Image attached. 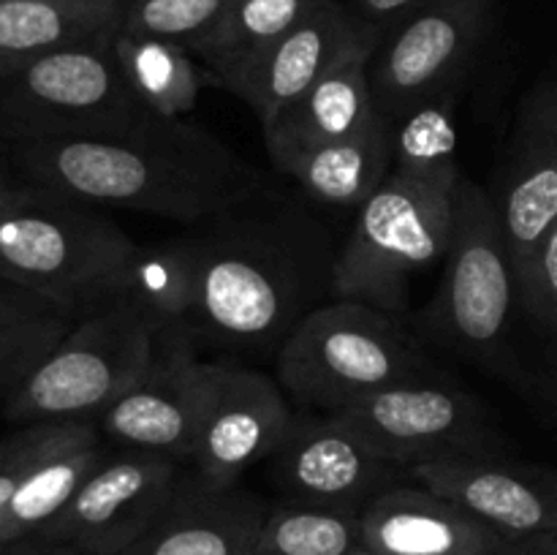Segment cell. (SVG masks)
<instances>
[{
  "label": "cell",
  "instance_id": "30bf717a",
  "mask_svg": "<svg viewBox=\"0 0 557 555\" xmlns=\"http://www.w3.org/2000/svg\"><path fill=\"white\" fill-rule=\"evenodd\" d=\"M190 482L194 468L188 462L117 449L85 479L36 539L69 544L82 555H120L161 520Z\"/></svg>",
  "mask_w": 557,
  "mask_h": 555
},
{
  "label": "cell",
  "instance_id": "52a82bcc",
  "mask_svg": "<svg viewBox=\"0 0 557 555\" xmlns=\"http://www.w3.org/2000/svg\"><path fill=\"white\" fill-rule=\"evenodd\" d=\"M161 324L128 299L79 316L63 341L11 392V422L98 419L145 375Z\"/></svg>",
  "mask_w": 557,
  "mask_h": 555
},
{
  "label": "cell",
  "instance_id": "1f68e13d",
  "mask_svg": "<svg viewBox=\"0 0 557 555\" xmlns=\"http://www.w3.org/2000/svg\"><path fill=\"white\" fill-rule=\"evenodd\" d=\"M58 313H63V310L49 303V299L38 297V294L27 292L22 286H14L9 281H0V326L25 324V321L47 319V316Z\"/></svg>",
  "mask_w": 557,
  "mask_h": 555
},
{
  "label": "cell",
  "instance_id": "9c48e42d",
  "mask_svg": "<svg viewBox=\"0 0 557 555\" xmlns=\"http://www.w3.org/2000/svg\"><path fill=\"white\" fill-rule=\"evenodd\" d=\"M332 417L408 473L428 462L509 457L482 400L441 375L386 386Z\"/></svg>",
  "mask_w": 557,
  "mask_h": 555
},
{
  "label": "cell",
  "instance_id": "ba28073f",
  "mask_svg": "<svg viewBox=\"0 0 557 555\" xmlns=\"http://www.w3.org/2000/svg\"><path fill=\"white\" fill-rule=\"evenodd\" d=\"M517 299L515 267L493 194L462 174L444 254V278L422 313L424 330L451 351L490 357L504 343Z\"/></svg>",
  "mask_w": 557,
  "mask_h": 555
},
{
  "label": "cell",
  "instance_id": "e0dca14e",
  "mask_svg": "<svg viewBox=\"0 0 557 555\" xmlns=\"http://www.w3.org/2000/svg\"><path fill=\"white\" fill-rule=\"evenodd\" d=\"M368 33L341 0H324L292 27L237 85L261 128L302 98L321 76L335 69ZM379 36V33H375Z\"/></svg>",
  "mask_w": 557,
  "mask_h": 555
},
{
  "label": "cell",
  "instance_id": "836d02e7",
  "mask_svg": "<svg viewBox=\"0 0 557 555\" xmlns=\"http://www.w3.org/2000/svg\"><path fill=\"white\" fill-rule=\"evenodd\" d=\"M490 555H557V533H544V536L531 539H506Z\"/></svg>",
  "mask_w": 557,
  "mask_h": 555
},
{
  "label": "cell",
  "instance_id": "7402d4cb",
  "mask_svg": "<svg viewBox=\"0 0 557 555\" xmlns=\"http://www.w3.org/2000/svg\"><path fill=\"white\" fill-rule=\"evenodd\" d=\"M120 27V0H5L0 3V76L41 54L98 41Z\"/></svg>",
  "mask_w": 557,
  "mask_h": 555
},
{
  "label": "cell",
  "instance_id": "4fadbf2b",
  "mask_svg": "<svg viewBox=\"0 0 557 555\" xmlns=\"http://www.w3.org/2000/svg\"><path fill=\"white\" fill-rule=\"evenodd\" d=\"M210 386V359H199L185 332H161L156 357L139 381L96 419L117 449L194 460Z\"/></svg>",
  "mask_w": 557,
  "mask_h": 555
},
{
  "label": "cell",
  "instance_id": "44dd1931",
  "mask_svg": "<svg viewBox=\"0 0 557 555\" xmlns=\"http://www.w3.org/2000/svg\"><path fill=\"white\" fill-rule=\"evenodd\" d=\"M272 166L308 199L337 210H359L384 185L395 163V128L384 114L348 139L270 152Z\"/></svg>",
  "mask_w": 557,
  "mask_h": 555
},
{
  "label": "cell",
  "instance_id": "ffe728a7",
  "mask_svg": "<svg viewBox=\"0 0 557 555\" xmlns=\"http://www.w3.org/2000/svg\"><path fill=\"white\" fill-rule=\"evenodd\" d=\"M379 41L381 36L368 33L302 98L261 128L267 152L330 145L368 128L379 114L370 85V60Z\"/></svg>",
  "mask_w": 557,
  "mask_h": 555
},
{
  "label": "cell",
  "instance_id": "f35d334b",
  "mask_svg": "<svg viewBox=\"0 0 557 555\" xmlns=\"http://www.w3.org/2000/svg\"><path fill=\"white\" fill-rule=\"evenodd\" d=\"M0 392H5V390H0Z\"/></svg>",
  "mask_w": 557,
  "mask_h": 555
},
{
  "label": "cell",
  "instance_id": "d590c367",
  "mask_svg": "<svg viewBox=\"0 0 557 555\" xmlns=\"http://www.w3.org/2000/svg\"><path fill=\"white\" fill-rule=\"evenodd\" d=\"M346 555H381V553H375V550H370V547H364V544H359V547H354L351 553H346Z\"/></svg>",
  "mask_w": 557,
  "mask_h": 555
},
{
  "label": "cell",
  "instance_id": "5bb4252c",
  "mask_svg": "<svg viewBox=\"0 0 557 555\" xmlns=\"http://www.w3.org/2000/svg\"><path fill=\"white\" fill-rule=\"evenodd\" d=\"M292 419L281 381L228 359H210L207 406L190 460L199 484L237 488L250 466L275 452Z\"/></svg>",
  "mask_w": 557,
  "mask_h": 555
},
{
  "label": "cell",
  "instance_id": "277c9868",
  "mask_svg": "<svg viewBox=\"0 0 557 555\" xmlns=\"http://www.w3.org/2000/svg\"><path fill=\"white\" fill-rule=\"evenodd\" d=\"M441 375L395 313L351 299L310 310L277 351V381L305 411L335 414L403 381Z\"/></svg>",
  "mask_w": 557,
  "mask_h": 555
},
{
  "label": "cell",
  "instance_id": "8fae6325",
  "mask_svg": "<svg viewBox=\"0 0 557 555\" xmlns=\"http://www.w3.org/2000/svg\"><path fill=\"white\" fill-rule=\"evenodd\" d=\"M493 14L495 0H433L392 27L370 60L375 109L395 123L428 98L460 87Z\"/></svg>",
  "mask_w": 557,
  "mask_h": 555
},
{
  "label": "cell",
  "instance_id": "f546056e",
  "mask_svg": "<svg viewBox=\"0 0 557 555\" xmlns=\"http://www.w3.org/2000/svg\"><path fill=\"white\" fill-rule=\"evenodd\" d=\"M76 319L58 313L25 324L0 326V390L14 392L58 346Z\"/></svg>",
  "mask_w": 557,
  "mask_h": 555
},
{
  "label": "cell",
  "instance_id": "7a4b0ae2",
  "mask_svg": "<svg viewBox=\"0 0 557 555\" xmlns=\"http://www.w3.org/2000/svg\"><path fill=\"white\" fill-rule=\"evenodd\" d=\"M14 163L38 188L98 210L199 223L253 199L248 166L188 120L128 139L11 141Z\"/></svg>",
  "mask_w": 557,
  "mask_h": 555
},
{
  "label": "cell",
  "instance_id": "74e56055",
  "mask_svg": "<svg viewBox=\"0 0 557 555\" xmlns=\"http://www.w3.org/2000/svg\"><path fill=\"white\" fill-rule=\"evenodd\" d=\"M0 3H5V0H0Z\"/></svg>",
  "mask_w": 557,
  "mask_h": 555
},
{
  "label": "cell",
  "instance_id": "2e32d148",
  "mask_svg": "<svg viewBox=\"0 0 557 555\" xmlns=\"http://www.w3.org/2000/svg\"><path fill=\"white\" fill-rule=\"evenodd\" d=\"M411 482L455 501L504 539L557 533V471L509 457L428 462Z\"/></svg>",
  "mask_w": 557,
  "mask_h": 555
},
{
  "label": "cell",
  "instance_id": "8d00e7d4",
  "mask_svg": "<svg viewBox=\"0 0 557 555\" xmlns=\"http://www.w3.org/2000/svg\"><path fill=\"white\" fill-rule=\"evenodd\" d=\"M11 188H14V185H11V183H5V180H3V174H0V199H3V196L9 194Z\"/></svg>",
  "mask_w": 557,
  "mask_h": 555
},
{
  "label": "cell",
  "instance_id": "5b68a950",
  "mask_svg": "<svg viewBox=\"0 0 557 555\" xmlns=\"http://www.w3.org/2000/svg\"><path fill=\"white\" fill-rule=\"evenodd\" d=\"M460 180L392 172L357 210L332 270V299L403 313L419 272L444 261Z\"/></svg>",
  "mask_w": 557,
  "mask_h": 555
},
{
  "label": "cell",
  "instance_id": "e575fe53",
  "mask_svg": "<svg viewBox=\"0 0 557 555\" xmlns=\"http://www.w3.org/2000/svg\"><path fill=\"white\" fill-rule=\"evenodd\" d=\"M0 555H82L79 550L69 547V544H54L44 542V539H22V542L9 544V547H0Z\"/></svg>",
  "mask_w": 557,
  "mask_h": 555
},
{
  "label": "cell",
  "instance_id": "d6a6232c",
  "mask_svg": "<svg viewBox=\"0 0 557 555\" xmlns=\"http://www.w3.org/2000/svg\"><path fill=\"white\" fill-rule=\"evenodd\" d=\"M428 3H433V0H357L354 14L364 27H370V30L384 38L392 27H397L413 11L424 9Z\"/></svg>",
  "mask_w": 557,
  "mask_h": 555
},
{
  "label": "cell",
  "instance_id": "8992f818",
  "mask_svg": "<svg viewBox=\"0 0 557 555\" xmlns=\"http://www.w3.org/2000/svg\"><path fill=\"white\" fill-rule=\"evenodd\" d=\"M112 36L41 54L0 76V128L11 141L128 139L169 123L131 92Z\"/></svg>",
  "mask_w": 557,
  "mask_h": 555
},
{
  "label": "cell",
  "instance_id": "7c38bea8",
  "mask_svg": "<svg viewBox=\"0 0 557 555\" xmlns=\"http://www.w3.org/2000/svg\"><path fill=\"white\" fill-rule=\"evenodd\" d=\"M270 479L283 501L362 515L379 495L411 482L406 468L381 457L332 414H294L270 457Z\"/></svg>",
  "mask_w": 557,
  "mask_h": 555
},
{
  "label": "cell",
  "instance_id": "83f0119b",
  "mask_svg": "<svg viewBox=\"0 0 557 555\" xmlns=\"http://www.w3.org/2000/svg\"><path fill=\"white\" fill-rule=\"evenodd\" d=\"M101 439L96 419L22 424L16 433L0 439V509L22 488L27 477L60 452L85 441Z\"/></svg>",
  "mask_w": 557,
  "mask_h": 555
},
{
  "label": "cell",
  "instance_id": "f1b7e54d",
  "mask_svg": "<svg viewBox=\"0 0 557 555\" xmlns=\"http://www.w3.org/2000/svg\"><path fill=\"white\" fill-rule=\"evenodd\" d=\"M232 0H120V27L196 52Z\"/></svg>",
  "mask_w": 557,
  "mask_h": 555
},
{
  "label": "cell",
  "instance_id": "d6986e66",
  "mask_svg": "<svg viewBox=\"0 0 557 555\" xmlns=\"http://www.w3.org/2000/svg\"><path fill=\"white\" fill-rule=\"evenodd\" d=\"M270 504L245 488L212 490L194 482L161 520L120 555H250Z\"/></svg>",
  "mask_w": 557,
  "mask_h": 555
},
{
  "label": "cell",
  "instance_id": "603a6c76",
  "mask_svg": "<svg viewBox=\"0 0 557 555\" xmlns=\"http://www.w3.org/2000/svg\"><path fill=\"white\" fill-rule=\"evenodd\" d=\"M112 52L131 92L158 120H188L201 90L215 85L210 71L190 49L163 38L136 36L117 27L112 36Z\"/></svg>",
  "mask_w": 557,
  "mask_h": 555
},
{
  "label": "cell",
  "instance_id": "d4e9b609",
  "mask_svg": "<svg viewBox=\"0 0 557 555\" xmlns=\"http://www.w3.org/2000/svg\"><path fill=\"white\" fill-rule=\"evenodd\" d=\"M109 455L112 452L107 449L103 439H92L60 452L36 468L0 509V547L36 536L52 517L65 509L76 490Z\"/></svg>",
  "mask_w": 557,
  "mask_h": 555
},
{
  "label": "cell",
  "instance_id": "4316f807",
  "mask_svg": "<svg viewBox=\"0 0 557 555\" xmlns=\"http://www.w3.org/2000/svg\"><path fill=\"white\" fill-rule=\"evenodd\" d=\"M362 544V522L357 511L321 506H270L250 555H346Z\"/></svg>",
  "mask_w": 557,
  "mask_h": 555
},
{
  "label": "cell",
  "instance_id": "6da1fadb",
  "mask_svg": "<svg viewBox=\"0 0 557 555\" xmlns=\"http://www.w3.org/2000/svg\"><path fill=\"white\" fill-rule=\"evenodd\" d=\"M188 281L185 335L199 346L281 351L294 326L332 297L326 232L286 205L253 199L169 239Z\"/></svg>",
  "mask_w": 557,
  "mask_h": 555
},
{
  "label": "cell",
  "instance_id": "cb8c5ba5",
  "mask_svg": "<svg viewBox=\"0 0 557 555\" xmlns=\"http://www.w3.org/2000/svg\"><path fill=\"white\" fill-rule=\"evenodd\" d=\"M319 3L324 0H232L194 54L215 85L234 92L248 71Z\"/></svg>",
  "mask_w": 557,
  "mask_h": 555
},
{
  "label": "cell",
  "instance_id": "4dcf8cb0",
  "mask_svg": "<svg viewBox=\"0 0 557 555\" xmlns=\"http://www.w3.org/2000/svg\"><path fill=\"white\" fill-rule=\"evenodd\" d=\"M517 297L542 324L557 332V221L539 245L525 278L517 286Z\"/></svg>",
  "mask_w": 557,
  "mask_h": 555
},
{
  "label": "cell",
  "instance_id": "484cf974",
  "mask_svg": "<svg viewBox=\"0 0 557 555\" xmlns=\"http://www.w3.org/2000/svg\"><path fill=\"white\" fill-rule=\"evenodd\" d=\"M395 128L392 172L419 180H460L457 163V87L408 109Z\"/></svg>",
  "mask_w": 557,
  "mask_h": 555
},
{
  "label": "cell",
  "instance_id": "ac0fdd59",
  "mask_svg": "<svg viewBox=\"0 0 557 555\" xmlns=\"http://www.w3.org/2000/svg\"><path fill=\"white\" fill-rule=\"evenodd\" d=\"M362 544L381 555H490L500 533L417 482L386 490L359 515Z\"/></svg>",
  "mask_w": 557,
  "mask_h": 555
},
{
  "label": "cell",
  "instance_id": "9a60e30c",
  "mask_svg": "<svg viewBox=\"0 0 557 555\" xmlns=\"http://www.w3.org/2000/svg\"><path fill=\"white\" fill-rule=\"evenodd\" d=\"M504 169L493 199L520 286L557 221V82H542L525 98Z\"/></svg>",
  "mask_w": 557,
  "mask_h": 555
},
{
  "label": "cell",
  "instance_id": "3957f363",
  "mask_svg": "<svg viewBox=\"0 0 557 555\" xmlns=\"http://www.w3.org/2000/svg\"><path fill=\"white\" fill-rule=\"evenodd\" d=\"M141 245L98 207L27 185L0 199V281L71 319L114 303Z\"/></svg>",
  "mask_w": 557,
  "mask_h": 555
}]
</instances>
